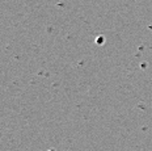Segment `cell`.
I'll return each mask as SVG.
<instances>
[]
</instances>
